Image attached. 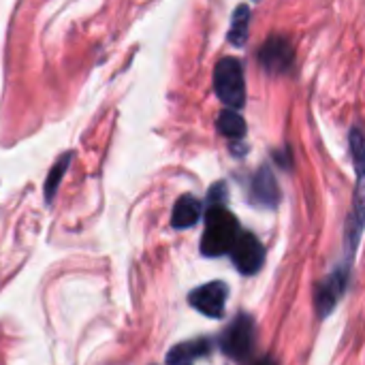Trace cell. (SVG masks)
I'll return each mask as SVG.
<instances>
[{"label": "cell", "mask_w": 365, "mask_h": 365, "mask_svg": "<svg viewBox=\"0 0 365 365\" xmlns=\"http://www.w3.org/2000/svg\"><path fill=\"white\" fill-rule=\"evenodd\" d=\"M214 86L220 101L229 107L240 109L246 103V83L242 64L235 58H222L214 71Z\"/></svg>", "instance_id": "obj_3"}, {"label": "cell", "mask_w": 365, "mask_h": 365, "mask_svg": "<svg viewBox=\"0 0 365 365\" xmlns=\"http://www.w3.org/2000/svg\"><path fill=\"white\" fill-rule=\"evenodd\" d=\"M259 60L269 73H282L293 62V47L284 36H272L261 47Z\"/></svg>", "instance_id": "obj_7"}, {"label": "cell", "mask_w": 365, "mask_h": 365, "mask_svg": "<svg viewBox=\"0 0 365 365\" xmlns=\"http://www.w3.org/2000/svg\"><path fill=\"white\" fill-rule=\"evenodd\" d=\"M248 24H250V9L246 4L237 6L231 19V28H229V41L235 47H242L248 38Z\"/></svg>", "instance_id": "obj_12"}, {"label": "cell", "mask_w": 365, "mask_h": 365, "mask_svg": "<svg viewBox=\"0 0 365 365\" xmlns=\"http://www.w3.org/2000/svg\"><path fill=\"white\" fill-rule=\"evenodd\" d=\"M210 353V342L199 338V340H188L178 346H173L167 355V365H195L197 359L205 357Z\"/></svg>", "instance_id": "obj_9"}, {"label": "cell", "mask_w": 365, "mask_h": 365, "mask_svg": "<svg viewBox=\"0 0 365 365\" xmlns=\"http://www.w3.org/2000/svg\"><path fill=\"white\" fill-rule=\"evenodd\" d=\"M237 235H240L237 218L231 212H227L222 205H212L205 218L201 252L205 257H220L225 252H231Z\"/></svg>", "instance_id": "obj_1"}, {"label": "cell", "mask_w": 365, "mask_h": 365, "mask_svg": "<svg viewBox=\"0 0 365 365\" xmlns=\"http://www.w3.org/2000/svg\"><path fill=\"white\" fill-rule=\"evenodd\" d=\"M346 287V274L344 272H338L334 274L329 280H325L319 289H317V310L321 317H325L338 302V297L342 295Z\"/></svg>", "instance_id": "obj_8"}, {"label": "cell", "mask_w": 365, "mask_h": 365, "mask_svg": "<svg viewBox=\"0 0 365 365\" xmlns=\"http://www.w3.org/2000/svg\"><path fill=\"white\" fill-rule=\"evenodd\" d=\"M351 150L357 169V190L353 199V212L346 222V244L351 250H355L365 225V135L359 128H353L351 133Z\"/></svg>", "instance_id": "obj_2"}, {"label": "cell", "mask_w": 365, "mask_h": 365, "mask_svg": "<svg viewBox=\"0 0 365 365\" xmlns=\"http://www.w3.org/2000/svg\"><path fill=\"white\" fill-rule=\"evenodd\" d=\"M227 304V287L220 280L207 282L190 293V306L210 319H220Z\"/></svg>", "instance_id": "obj_6"}, {"label": "cell", "mask_w": 365, "mask_h": 365, "mask_svg": "<svg viewBox=\"0 0 365 365\" xmlns=\"http://www.w3.org/2000/svg\"><path fill=\"white\" fill-rule=\"evenodd\" d=\"M252 344H255V323L250 317L240 314L229 325V329L222 334L220 346H222L225 355H229L233 359H244L252 351Z\"/></svg>", "instance_id": "obj_4"}, {"label": "cell", "mask_w": 365, "mask_h": 365, "mask_svg": "<svg viewBox=\"0 0 365 365\" xmlns=\"http://www.w3.org/2000/svg\"><path fill=\"white\" fill-rule=\"evenodd\" d=\"M199 216H201V201L195 199L192 195H184L178 199V203L173 207L171 225L175 229H188L199 220Z\"/></svg>", "instance_id": "obj_11"}, {"label": "cell", "mask_w": 365, "mask_h": 365, "mask_svg": "<svg viewBox=\"0 0 365 365\" xmlns=\"http://www.w3.org/2000/svg\"><path fill=\"white\" fill-rule=\"evenodd\" d=\"M231 259L242 274L250 276V274H257L261 269L263 259H265V250H263L261 242L257 240V235L240 233L233 248H231Z\"/></svg>", "instance_id": "obj_5"}, {"label": "cell", "mask_w": 365, "mask_h": 365, "mask_svg": "<svg viewBox=\"0 0 365 365\" xmlns=\"http://www.w3.org/2000/svg\"><path fill=\"white\" fill-rule=\"evenodd\" d=\"M252 365H278V364H276L272 357H261V359H257Z\"/></svg>", "instance_id": "obj_14"}, {"label": "cell", "mask_w": 365, "mask_h": 365, "mask_svg": "<svg viewBox=\"0 0 365 365\" xmlns=\"http://www.w3.org/2000/svg\"><path fill=\"white\" fill-rule=\"evenodd\" d=\"M218 130L229 137V139H242L246 135V122L242 120V115H237L231 109H225L218 115Z\"/></svg>", "instance_id": "obj_13"}, {"label": "cell", "mask_w": 365, "mask_h": 365, "mask_svg": "<svg viewBox=\"0 0 365 365\" xmlns=\"http://www.w3.org/2000/svg\"><path fill=\"white\" fill-rule=\"evenodd\" d=\"M252 197L259 205H265V207H274L280 199V192H278V186H276V180L272 175L269 169H261L252 182Z\"/></svg>", "instance_id": "obj_10"}]
</instances>
